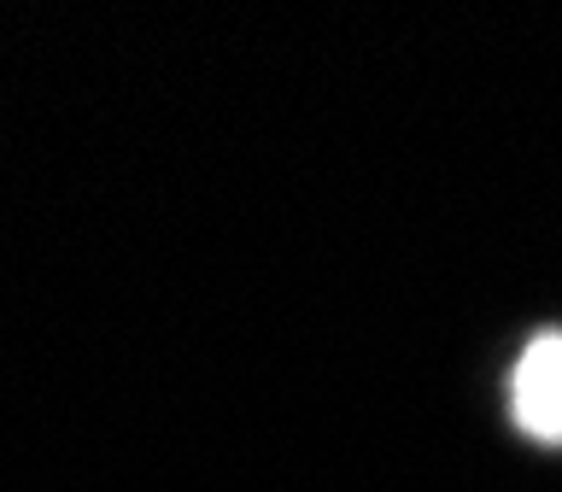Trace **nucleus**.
<instances>
[{
	"label": "nucleus",
	"instance_id": "nucleus-1",
	"mask_svg": "<svg viewBox=\"0 0 562 492\" xmlns=\"http://www.w3.org/2000/svg\"><path fill=\"white\" fill-rule=\"evenodd\" d=\"M509 411L521 434L562 446V328H544L521 346L516 376H509Z\"/></svg>",
	"mask_w": 562,
	"mask_h": 492
}]
</instances>
